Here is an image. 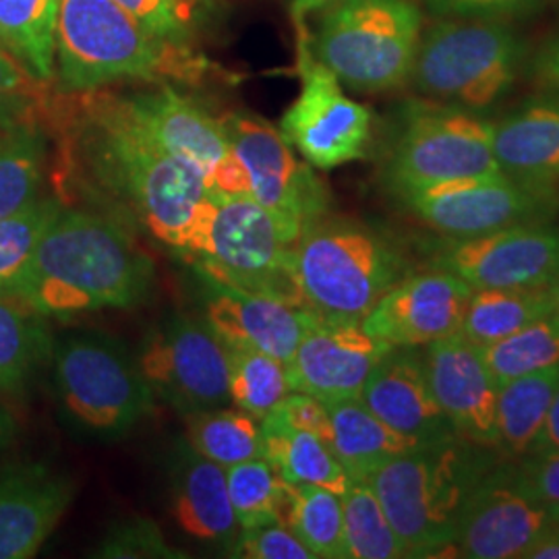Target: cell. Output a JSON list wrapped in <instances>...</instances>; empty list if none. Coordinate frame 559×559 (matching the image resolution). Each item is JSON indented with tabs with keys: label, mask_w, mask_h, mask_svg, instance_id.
<instances>
[{
	"label": "cell",
	"mask_w": 559,
	"mask_h": 559,
	"mask_svg": "<svg viewBox=\"0 0 559 559\" xmlns=\"http://www.w3.org/2000/svg\"><path fill=\"white\" fill-rule=\"evenodd\" d=\"M64 182L85 207L185 253L212 195L200 173L166 152L108 87L60 94Z\"/></svg>",
	"instance_id": "6da1fadb"
},
{
	"label": "cell",
	"mask_w": 559,
	"mask_h": 559,
	"mask_svg": "<svg viewBox=\"0 0 559 559\" xmlns=\"http://www.w3.org/2000/svg\"><path fill=\"white\" fill-rule=\"evenodd\" d=\"M138 233L92 207H62L34 258L0 295L48 318L129 309L150 297L156 265Z\"/></svg>",
	"instance_id": "7a4b0ae2"
},
{
	"label": "cell",
	"mask_w": 559,
	"mask_h": 559,
	"mask_svg": "<svg viewBox=\"0 0 559 559\" xmlns=\"http://www.w3.org/2000/svg\"><path fill=\"white\" fill-rule=\"evenodd\" d=\"M55 62L60 94L122 81L203 85L222 75L191 44L162 38L115 0H59Z\"/></svg>",
	"instance_id": "3957f363"
},
{
	"label": "cell",
	"mask_w": 559,
	"mask_h": 559,
	"mask_svg": "<svg viewBox=\"0 0 559 559\" xmlns=\"http://www.w3.org/2000/svg\"><path fill=\"white\" fill-rule=\"evenodd\" d=\"M477 443L429 441L383 462L367 479L394 526L406 558H433L456 549L460 516L471 493L493 471Z\"/></svg>",
	"instance_id": "277c9868"
},
{
	"label": "cell",
	"mask_w": 559,
	"mask_h": 559,
	"mask_svg": "<svg viewBox=\"0 0 559 559\" xmlns=\"http://www.w3.org/2000/svg\"><path fill=\"white\" fill-rule=\"evenodd\" d=\"M293 270L302 309L325 323H362L378 300L411 274L390 240L365 224L328 214L302 226Z\"/></svg>",
	"instance_id": "5b68a950"
},
{
	"label": "cell",
	"mask_w": 559,
	"mask_h": 559,
	"mask_svg": "<svg viewBox=\"0 0 559 559\" xmlns=\"http://www.w3.org/2000/svg\"><path fill=\"white\" fill-rule=\"evenodd\" d=\"M300 230L249 195H212L185 253L212 284L302 307L293 270Z\"/></svg>",
	"instance_id": "8992f818"
},
{
	"label": "cell",
	"mask_w": 559,
	"mask_h": 559,
	"mask_svg": "<svg viewBox=\"0 0 559 559\" xmlns=\"http://www.w3.org/2000/svg\"><path fill=\"white\" fill-rule=\"evenodd\" d=\"M420 36L415 0H334L318 11L307 41L344 87L381 94L411 81Z\"/></svg>",
	"instance_id": "52a82bcc"
},
{
	"label": "cell",
	"mask_w": 559,
	"mask_h": 559,
	"mask_svg": "<svg viewBox=\"0 0 559 559\" xmlns=\"http://www.w3.org/2000/svg\"><path fill=\"white\" fill-rule=\"evenodd\" d=\"M528 48L501 20H443L420 36L411 81L429 100L485 112L516 85Z\"/></svg>",
	"instance_id": "ba28073f"
},
{
	"label": "cell",
	"mask_w": 559,
	"mask_h": 559,
	"mask_svg": "<svg viewBox=\"0 0 559 559\" xmlns=\"http://www.w3.org/2000/svg\"><path fill=\"white\" fill-rule=\"evenodd\" d=\"M52 376L69 420L92 438L119 440L152 411L156 396L120 340L100 332L55 342Z\"/></svg>",
	"instance_id": "9c48e42d"
},
{
	"label": "cell",
	"mask_w": 559,
	"mask_h": 559,
	"mask_svg": "<svg viewBox=\"0 0 559 559\" xmlns=\"http://www.w3.org/2000/svg\"><path fill=\"white\" fill-rule=\"evenodd\" d=\"M501 173L493 154V120L441 102H411L390 145L383 177L404 195L445 180Z\"/></svg>",
	"instance_id": "30bf717a"
},
{
	"label": "cell",
	"mask_w": 559,
	"mask_h": 559,
	"mask_svg": "<svg viewBox=\"0 0 559 559\" xmlns=\"http://www.w3.org/2000/svg\"><path fill=\"white\" fill-rule=\"evenodd\" d=\"M138 362L156 400L182 417L230 402L228 346L207 320L175 313L162 321L147 334Z\"/></svg>",
	"instance_id": "8fae6325"
},
{
	"label": "cell",
	"mask_w": 559,
	"mask_h": 559,
	"mask_svg": "<svg viewBox=\"0 0 559 559\" xmlns=\"http://www.w3.org/2000/svg\"><path fill=\"white\" fill-rule=\"evenodd\" d=\"M297 32L300 92L280 120V133L318 170H334L365 158L373 122L369 108L350 100L338 78L313 59L307 27L300 25Z\"/></svg>",
	"instance_id": "7c38bea8"
},
{
	"label": "cell",
	"mask_w": 559,
	"mask_h": 559,
	"mask_svg": "<svg viewBox=\"0 0 559 559\" xmlns=\"http://www.w3.org/2000/svg\"><path fill=\"white\" fill-rule=\"evenodd\" d=\"M119 94L127 110L166 152L200 173L210 195H247V177L221 119L170 83H147V87Z\"/></svg>",
	"instance_id": "4fadbf2b"
},
{
	"label": "cell",
	"mask_w": 559,
	"mask_h": 559,
	"mask_svg": "<svg viewBox=\"0 0 559 559\" xmlns=\"http://www.w3.org/2000/svg\"><path fill=\"white\" fill-rule=\"evenodd\" d=\"M221 120L247 177L249 198L299 226L328 214L323 182L307 162L297 158L280 129L245 112H230Z\"/></svg>",
	"instance_id": "5bb4252c"
},
{
	"label": "cell",
	"mask_w": 559,
	"mask_h": 559,
	"mask_svg": "<svg viewBox=\"0 0 559 559\" xmlns=\"http://www.w3.org/2000/svg\"><path fill=\"white\" fill-rule=\"evenodd\" d=\"M433 267L483 288H543L559 276V230L514 224L468 239L441 242Z\"/></svg>",
	"instance_id": "9a60e30c"
},
{
	"label": "cell",
	"mask_w": 559,
	"mask_h": 559,
	"mask_svg": "<svg viewBox=\"0 0 559 559\" xmlns=\"http://www.w3.org/2000/svg\"><path fill=\"white\" fill-rule=\"evenodd\" d=\"M420 221L448 239H468L514 224H535L556 201L520 187L503 173L445 180L400 195Z\"/></svg>",
	"instance_id": "2e32d148"
},
{
	"label": "cell",
	"mask_w": 559,
	"mask_h": 559,
	"mask_svg": "<svg viewBox=\"0 0 559 559\" xmlns=\"http://www.w3.org/2000/svg\"><path fill=\"white\" fill-rule=\"evenodd\" d=\"M554 524L549 508L519 489L512 473L491 471L466 501L454 545L462 558H524Z\"/></svg>",
	"instance_id": "e0dca14e"
},
{
	"label": "cell",
	"mask_w": 559,
	"mask_h": 559,
	"mask_svg": "<svg viewBox=\"0 0 559 559\" xmlns=\"http://www.w3.org/2000/svg\"><path fill=\"white\" fill-rule=\"evenodd\" d=\"M473 288L443 270L406 274L362 320V330L390 346H429L459 334Z\"/></svg>",
	"instance_id": "ac0fdd59"
},
{
	"label": "cell",
	"mask_w": 559,
	"mask_h": 559,
	"mask_svg": "<svg viewBox=\"0 0 559 559\" xmlns=\"http://www.w3.org/2000/svg\"><path fill=\"white\" fill-rule=\"evenodd\" d=\"M431 392L462 440L498 450V392L479 346L454 334L431 342L425 353Z\"/></svg>",
	"instance_id": "d6986e66"
},
{
	"label": "cell",
	"mask_w": 559,
	"mask_h": 559,
	"mask_svg": "<svg viewBox=\"0 0 559 559\" xmlns=\"http://www.w3.org/2000/svg\"><path fill=\"white\" fill-rule=\"evenodd\" d=\"M390 348L360 323L313 320L286 365L290 390L323 402L360 399L365 381Z\"/></svg>",
	"instance_id": "ffe728a7"
},
{
	"label": "cell",
	"mask_w": 559,
	"mask_h": 559,
	"mask_svg": "<svg viewBox=\"0 0 559 559\" xmlns=\"http://www.w3.org/2000/svg\"><path fill=\"white\" fill-rule=\"evenodd\" d=\"M360 400L376 417L420 443L459 436L431 392L417 346H392L365 381Z\"/></svg>",
	"instance_id": "44dd1931"
},
{
	"label": "cell",
	"mask_w": 559,
	"mask_h": 559,
	"mask_svg": "<svg viewBox=\"0 0 559 559\" xmlns=\"http://www.w3.org/2000/svg\"><path fill=\"white\" fill-rule=\"evenodd\" d=\"M73 500V483L41 462L0 473V559L34 558Z\"/></svg>",
	"instance_id": "7402d4cb"
},
{
	"label": "cell",
	"mask_w": 559,
	"mask_h": 559,
	"mask_svg": "<svg viewBox=\"0 0 559 559\" xmlns=\"http://www.w3.org/2000/svg\"><path fill=\"white\" fill-rule=\"evenodd\" d=\"M501 173L545 200H558L559 92L528 98L493 122Z\"/></svg>",
	"instance_id": "603a6c76"
},
{
	"label": "cell",
	"mask_w": 559,
	"mask_h": 559,
	"mask_svg": "<svg viewBox=\"0 0 559 559\" xmlns=\"http://www.w3.org/2000/svg\"><path fill=\"white\" fill-rule=\"evenodd\" d=\"M205 316L226 344L260 350L284 365L295 357L302 334L316 320L307 309L288 300L222 284H212Z\"/></svg>",
	"instance_id": "cb8c5ba5"
},
{
	"label": "cell",
	"mask_w": 559,
	"mask_h": 559,
	"mask_svg": "<svg viewBox=\"0 0 559 559\" xmlns=\"http://www.w3.org/2000/svg\"><path fill=\"white\" fill-rule=\"evenodd\" d=\"M170 491L173 514L185 535L235 549L240 526L228 496L226 468L185 443L170 466Z\"/></svg>",
	"instance_id": "d4e9b609"
},
{
	"label": "cell",
	"mask_w": 559,
	"mask_h": 559,
	"mask_svg": "<svg viewBox=\"0 0 559 559\" xmlns=\"http://www.w3.org/2000/svg\"><path fill=\"white\" fill-rule=\"evenodd\" d=\"M325 404L332 425L330 445L350 479L357 483H367L383 462L423 445L376 417L360 399Z\"/></svg>",
	"instance_id": "484cf974"
},
{
	"label": "cell",
	"mask_w": 559,
	"mask_h": 559,
	"mask_svg": "<svg viewBox=\"0 0 559 559\" xmlns=\"http://www.w3.org/2000/svg\"><path fill=\"white\" fill-rule=\"evenodd\" d=\"M261 436L263 459L288 485H318L342 496L355 483L328 441L290 427L278 413L261 420Z\"/></svg>",
	"instance_id": "4316f807"
},
{
	"label": "cell",
	"mask_w": 559,
	"mask_h": 559,
	"mask_svg": "<svg viewBox=\"0 0 559 559\" xmlns=\"http://www.w3.org/2000/svg\"><path fill=\"white\" fill-rule=\"evenodd\" d=\"M554 311L551 286L473 290L459 334L480 348L516 334Z\"/></svg>",
	"instance_id": "83f0119b"
},
{
	"label": "cell",
	"mask_w": 559,
	"mask_h": 559,
	"mask_svg": "<svg viewBox=\"0 0 559 559\" xmlns=\"http://www.w3.org/2000/svg\"><path fill=\"white\" fill-rule=\"evenodd\" d=\"M52 353L55 338L46 318L0 295V394H23Z\"/></svg>",
	"instance_id": "f1b7e54d"
},
{
	"label": "cell",
	"mask_w": 559,
	"mask_h": 559,
	"mask_svg": "<svg viewBox=\"0 0 559 559\" xmlns=\"http://www.w3.org/2000/svg\"><path fill=\"white\" fill-rule=\"evenodd\" d=\"M59 0H0V46L41 83H55Z\"/></svg>",
	"instance_id": "f546056e"
},
{
	"label": "cell",
	"mask_w": 559,
	"mask_h": 559,
	"mask_svg": "<svg viewBox=\"0 0 559 559\" xmlns=\"http://www.w3.org/2000/svg\"><path fill=\"white\" fill-rule=\"evenodd\" d=\"M559 385V365L500 385L498 392V450L526 456L539 438L540 427Z\"/></svg>",
	"instance_id": "4dcf8cb0"
},
{
	"label": "cell",
	"mask_w": 559,
	"mask_h": 559,
	"mask_svg": "<svg viewBox=\"0 0 559 559\" xmlns=\"http://www.w3.org/2000/svg\"><path fill=\"white\" fill-rule=\"evenodd\" d=\"M48 160V138L38 120L0 129V218L40 198Z\"/></svg>",
	"instance_id": "1f68e13d"
},
{
	"label": "cell",
	"mask_w": 559,
	"mask_h": 559,
	"mask_svg": "<svg viewBox=\"0 0 559 559\" xmlns=\"http://www.w3.org/2000/svg\"><path fill=\"white\" fill-rule=\"evenodd\" d=\"M185 443L203 459L230 468L263 456L261 420L240 408H210L185 415Z\"/></svg>",
	"instance_id": "d6a6232c"
},
{
	"label": "cell",
	"mask_w": 559,
	"mask_h": 559,
	"mask_svg": "<svg viewBox=\"0 0 559 559\" xmlns=\"http://www.w3.org/2000/svg\"><path fill=\"white\" fill-rule=\"evenodd\" d=\"M226 480L240 531L265 524L288 526L295 485L282 479L263 456L226 468Z\"/></svg>",
	"instance_id": "836d02e7"
},
{
	"label": "cell",
	"mask_w": 559,
	"mask_h": 559,
	"mask_svg": "<svg viewBox=\"0 0 559 559\" xmlns=\"http://www.w3.org/2000/svg\"><path fill=\"white\" fill-rule=\"evenodd\" d=\"M226 346L230 365V402L251 417L265 419L293 392L286 365L253 348Z\"/></svg>",
	"instance_id": "e575fe53"
},
{
	"label": "cell",
	"mask_w": 559,
	"mask_h": 559,
	"mask_svg": "<svg viewBox=\"0 0 559 559\" xmlns=\"http://www.w3.org/2000/svg\"><path fill=\"white\" fill-rule=\"evenodd\" d=\"M480 355L498 385L558 367L559 316L551 313L508 338L480 346Z\"/></svg>",
	"instance_id": "d590c367"
},
{
	"label": "cell",
	"mask_w": 559,
	"mask_h": 559,
	"mask_svg": "<svg viewBox=\"0 0 559 559\" xmlns=\"http://www.w3.org/2000/svg\"><path fill=\"white\" fill-rule=\"evenodd\" d=\"M344 539L348 559L406 558L394 526L367 483H353L342 493Z\"/></svg>",
	"instance_id": "8d00e7d4"
},
{
	"label": "cell",
	"mask_w": 559,
	"mask_h": 559,
	"mask_svg": "<svg viewBox=\"0 0 559 559\" xmlns=\"http://www.w3.org/2000/svg\"><path fill=\"white\" fill-rule=\"evenodd\" d=\"M288 528L316 559H348L342 496L318 485H295Z\"/></svg>",
	"instance_id": "74e56055"
},
{
	"label": "cell",
	"mask_w": 559,
	"mask_h": 559,
	"mask_svg": "<svg viewBox=\"0 0 559 559\" xmlns=\"http://www.w3.org/2000/svg\"><path fill=\"white\" fill-rule=\"evenodd\" d=\"M62 207L60 198H38L20 212L0 218V290L25 270Z\"/></svg>",
	"instance_id": "f35d334b"
},
{
	"label": "cell",
	"mask_w": 559,
	"mask_h": 559,
	"mask_svg": "<svg viewBox=\"0 0 559 559\" xmlns=\"http://www.w3.org/2000/svg\"><path fill=\"white\" fill-rule=\"evenodd\" d=\"M48 83H41L0 46V129L34 120L48 104Z\"/></svg>",
	"instance_id": "ab89813d"
},
{
	"label": "cell",
	"mask_w": 559,
	"mask_h": 559,
	"mask_svg": "<svg viewBox=\"0 0 559 559\" xmlns=\"http://www.w3.org/2000/svg\"><path fill=\"white\" fill-rule=\"evenodd\" d=\"M96 558H185L164 539L158 524L147 519L122 520L112 526L100 545L96 547Z\"/></svg>",
	"instance_id": "60d3db41"
},
{
	"label": "cell",
	"mask_w": 559,
	"mask_h": 559,
	"mask_svg": "<svg viewBox=\"0 0 559 559\" xmlns=\"http://www.w3.org/2000/svg\"><path fill=\"white\" fill-rule=\"evenodd\" d=\"M147 29L168 40H191L198 9L182 0H115Z\"/></svg>",
	"instance_id": "b9f144b4"
},
{
	"label": "cell",
	"mask_w": 559,
	"mask_h": 559,
	"mask_svg": "<svg viewBox=\"0 0 559 559\" xmlns=\"http://www.w3.org/2000/svg\"><path fill=\"white\" fill-rule=\"evenodd\" d=\"M233 551V556L245 559H316L293 528L284 524H265L240 531Z\"/></svg>",
	"instance_id": "7bdbcfd3"
},
{
	"label": "cell",
	"mask_w": 559,
	"mask_h": 559,
	"mask_svg": "<svg viewBox=\"0 0 559 559\" xmlns=\"http://www.w3.org/2000/svg\"><path fill=\"white\" fill-rule=\"evenodd\" d=\"M512 479L533 500L559 506V452H528L512 471Z\"/></svg>",
	"instance_id": "ee69618b"
},
{
	"label": "cell",
	"mask_w": 559,
	"mask_h": 559,
	"mask_svg": "<svg viewBox=\"0 0 559 559\" xmlns=\"http://www.w3.org/2000/svg\"><path fill=\"white\" fill-rule=\"evenodd\" d=\"M545 0H423V4L445 20H506L539 9Z\"/></svg>",
	"instance_id": "f6af8a7d"
},
{
	"label": "cell",
	"mask_w": 559,
	"mask_h": 559,
	"mask_svg": "<svg viewBox=\"0 0 559 559\" xmlns=\"http://www.w3.org/2000/svg\"><path fill=\"white\" fill-rule=\"evenodd\" d=\"M274 413H278L280 419L286 420L290 427L313 433L330 443L332 425L328 404L323 400L305 392H290Z\"/></svg>",
	"instance_id": "bcb514c9"
},
{
	"label": "cell",
	"mask_w": 559,
	"mask_h": 559,
	"mask_svg": "<svg viewBox=\"0 0 559 559\" xmlns=\"http://www.w3.org/2000/svg\"><path fill=\"white\" fill-rule=\"evenodd\" d=\"M533 78L547 92H559V32L540 44L531 60Z\"/></svg>",
	"instance_id": "7dc6e473"
},
{
	"label": "cell",
	"mask_w": 559,
	"mask_h": 559,
	"mask_svg": "<svg viewBox=\"0 0 559 559\" xmlns=\"http://www.w3.org/2000/svg\"><path fill=\"white\" fill-rule=\"evenodd\" d=\"M531 452H559V385Z\"/></svg>",
	"instance_id": "c3c4849f"
},
{
	"label": "cell",
	"mask_w": 559,
	"mask_h": 559,
	"mask_svg": "<svg viewBox=\"0 0 559 559\" xmlns=\"http://www.w3.org/2000/svg\"><path fill=\"white\" fill-rule=\"evenodd\" d=\"M522 559H559V522L554 524V528L543 535Z\"/></svg>",
	"instance_id": "681fc988"
},
{
	"label": "cell",
	"mask_w": 559,
	"mask_h": 559,
	"mask_svg": "<svg viewBox=\"0 0 559 559\" xmlns=\"http://www.w3.org/2000/svg\"><path fill=\"white\" fill-rule=\"evenodd\" d=\"M330 2H334V0H288V4H290V15H293L295 25H297V27L305 25V17H307V15L318 13L320 9H323V7L330 4Z\"/></svg>",
	"instance_id": "f907efd6"
},
{
	"label": "cell",
	"mask_w": 559,
	"mask_h": 559,
	"mask_svg": "<svg viewBox=\"0 0 559 559\" xmlns=\"http://www.w3.org/2000/svg\"><path fill=\"white\" fill-rule=\"evenodd\" d=\"M15 433H17V420L0 399V448H4V445H9L11 441L15 440Z\"/></svg>",
	"instance_id": "816d5d0a"
},
{
	"label": "cell",
	"mask_w": 559,
	"mask_h": 559,
	"mask_svg": "<svg viewBox=\"0 0 559 559\" xmlns=\"http://www.w3.org/2000/svg\"><path fill=\"white\" fill-rule=\"evenodd\" d=\"M551 290H554V300H556V316H559V276L554 284H551Z\"/></svg>",
	"instance_id": "f5cc1de1"
},
{
	"label": "cell",
	"mask_w": 559,
	"mask_h": 559,
	"mask_svg": "<svg viewBox=\"0 0 559 559\" xmlns=\"http://www.w3.org/2000/svg\"><path fill=\"white\" fill-rule=\"evenodd\" d=\"M182 2L191 4V7H193V9H198V11H200L201 7H205V4H207V0H182Z\"/></svg>",
	"instance_id": "db71d44e"
},
{
	"label": "cell",
	"mask_w": 559,
	"mask_h": 559,
	"mask_svg": "<svg viewBox=\"0 0 559 559\" xmlns=\"http://www.w3.org/2000/svg\"><path fill=\"white\" fill-rule=\"evenodd\" d=\"M549 512H551V516H554V520H556V522H559V506H551V508H549Z\"/></svg>",
	"instance_id": "11a10c76"
}]
</instances>
